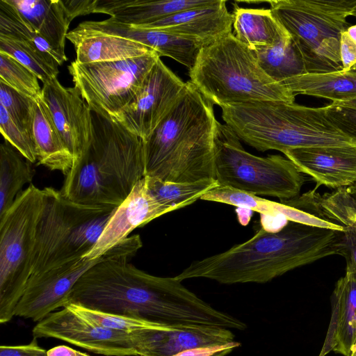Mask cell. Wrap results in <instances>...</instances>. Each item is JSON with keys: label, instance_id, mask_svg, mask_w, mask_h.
Instances as JSON below:
<instances>
[{"label": "cell", "instance_id": "6da1fadb", "mask_svg": "<svg viewBox=\"0 0 356 356\" xmlns=\"http://www.w3.org/2000/svg\"><path fill=\"white\" fill-rule=\"evenodd\" d=\"M142 245L134 234L111 248L77 280L68 303L164 326L243 327L241 321L214 309L175 277L152 275L129 264Z\"/></svg>", "mask_w": 356, "mask_h": 356}, {"label": "cell", "instance_id": "7a4b0ae2", "mask_svg": "<svg viewBox=\"0 0 356 356\" xmlns=\"http://www.w3.org/2000/svg\"><path fill=\"white\" fill-rule=\"evenodd\" d=\"M343 245V232L289 221L277 231L261 227L249 240L193 261L175 278L262 284L324 257L342 256Z\"/></svg>", "mask_w": 356, "mask_h": 356}, {"label": "cell", "instance_id": "3957f363", "mask_svg": "<svg viewBox=\"0 0 356 356\" xmlns=\"http://www.w3.org/2000/svg\"><path fill=\"white\" fill-rule=\"evenodd\" d=\"M213 105L190 81L186 83L172 108L143 140L145 177L173 182L215 179Z\"/></svg>", "mask_w": 356, "mask_h": 356}, {"label": "cell", "instance_id": "277c9868", "mask_svg": "<svg viewBox=\"0 0 356 356\" xmlns=\"http://www.w3.org/2000/svg\"><path fill=\"white\" fill-rule=\"evenodd\" d=\"M89 145L60 192L76 204L116 208L145 177L143 140L121 123L92 112Z\"/></svg>", "mask_w": 356, "mask_h": 356}, {"label": "cell", "instance_id": "5b68a950", "mask_svg": "<svg viewBox=\"0 0 356 356\" xmlns=\"http://www.w3.org/2000/svg\"><path fill=\"white\" fill-rule=\"evenodd\" d=\"M221 108L225 124L239 139L261 152L284 153L303 147L353 144L330 120L325 106L259 102Z\"/></svg>", "mask_w": 356, "mask_h": 356}, {"label": "cell", "instance_id": "8992f818", "mask_svg": "<svg viewBox=\"0 0 356 356\" xmlns=\"http://www.w3.org/2000/svg\"><path fill=\"white\" fill-rule=\"evenodd\" d=\"M188 74L190 81L204 98L220 108L295 100L296 95L268 76L253 51L233 33L202 47Z\"/></svg>", "mask_w": 356, "mask_h": 356}, {"label": "cell", "instance_id": "52a82bcc", "mask_svg": "<svg viewBox=\"0 0 356 356\" xmlns=\"http://www.w3.org/2000/svg\"><path fill=\"white\" fill-rule=\"evenodd\" d=\"M43 191L30 277L81 260L97 243L117 208L76 204L60 191Z\"/></svg>", "mask_w": 356, "mask_h": 356}, {"label": "cell", "instance_id": "ba28073f", "mask_svg": "<svg viewBox=\"0 0 356 356\" xmlns=\"http://www.w3.org/2000/svg\"><path fill=\"white\" fill-rule=\"evenodd\" d=\"M270 10L290 35L307 74L343 70L341 36L356 0H275Z\"/></svg>", "mask_w": 356, "mask_h": 356}, {"label": "cell", "instance_id": "9c48e42d", "mask_svg": "<svg viewBox=\"0 0 356 356\" xmlns=\"http://www.w3.org/2000/svg\"><path fill=\"white\" fill-rule=\"evenodd\" d=\"M215 179L218 186L282 201L299 196L305 177L293 163L281 155L260 157L245 150L227 124L217 121L215 136Z\"/></svg>", "mask_w": 356, "mask_h": 356}, {"label": "cell", "instance_id": "30bf717a", "mask_svg": "<svg viewBox=\"0 0 356 356\" xmlns=\"http://www.w3.org/2000/svg\"><path fill=\"white\" fill-rule=\"evenodd\" d=\"M44 193L33 184L0 217V323L15 316L33 270L36 234Z\"/></svg>", "mask_w": 356, "mask_h": 356}, {"label": "cell", "instance_id": "8fae6325", "mask_svg": "<svg viewBox=\"0 0 356 356\" xmlns=\"http://www.w3.org/2000/svg\"><path fill=\"white\" fill-rule=\"evenodd\" d=\"M155 51L120 60L68 66L74 87L92 112L115 120L136 97L159 58Z\"/></svg>", "mask_w": 356, "mask_h": 356}, {"label": "cell", "instance_id": "7c38bea8", "mask_svg": "<svg viewBox=\"0 0 356 356\" xmlns=\"http://www.w3.org/2000/svg\"><path fill=\"white\" fill-rule=\"evenodd\" d=\"M185 86L159 58L138 95L115 121L145 140L172 108Z\"/></svg>", "mask_w": 356, "mask_h": 356}, {"label": "cell", "instance_id": "4fadbf2b", "mask_svg": "<svg viewBox=\"0 0 356 356\" xmlns=\"http://www.w3.org/2000/svg\"><path fill=\"white\" fill-rule=\"evenodd\" d=\"M33 338H55L106 356H138L131 335L99 326L67 307L39 321Z\"/></svg>", "mask_w": 356, "mask_h": 356}, {"label": "cell", "instance_id": "5bb4252c", "mask_svg": "<svg viewBox=\"0 0 356 356\" xmlns=\"http://www.w3.org/2000/svg\"><path fill=\"white\" fill-rule=\"evenodd\" d=\"M41 100L73 162L76 161L92 140V111L74 86H63L57 77L42 84Z\"/></svg>", "mask_w": 356, "mask_h": 356}, {"label": "cell", "instance_id": "9a60e30c", "mask_svg": "<svg viewBox=\"0 0 356 356\" xmlns=\"http://www.w3.org/2000/svg\"><path fill=\"white\" fill-rule=\"evenodd\" d=\"M104 256L93 260L83 258L30 277L17 305L15 316L40 321L58 308L64 307L77 280Z\"/></svg>", "mask_w": 356, "mask_h": 356}, {"label": "cell", "instance_id": "2e32d148", "mask_svg": "<svg viewBox=\"0 0 356 356\" xmlns=\"http://www.w3.org/2000/svg\"><path fill=\"white\" fill-rule=\"evenodd\" d=\"M138 356H173L201 347L234 341L229 329L198 325L159 326L130 333Z\"/></svg>", "mask_w": 356, "mask_h": 356}, {"label": "cell", "instance_id": "e0dca14e", "mask_svg": "<svg viewBox=\"0 0 356 356\" xmlns=\"http://www.w3.org/2000/svg\"><path fill=\"white\" fill-rule=\"evenodd\" d=\"M170 211L152 195L144 177L116 208L97 243L83 258L93 260L100 257L129 237L136 227Z\"/></svg>", "mask_w": 356, "mask_h": 356}, {"label": "cell", "instance_id": "ac0fdd59", "mask_svg": "<svg viewBox=\"0 0 356 356\" xmlns=\"http://www.w3.org/2000/svg\"><path fill=\"white\" fill-rule=\"evenodd\" d=\"M300 172L321 185L339 188L356 183V145L316 146L283 153Z\"/></svg>", "mask_w": 356, "mask_h": 356}, {"label": "cell", "instance_id": "d6986e66", "mask_svg": "<svg viewBox=\"0 0 356 356\" xmlns=\"http://www.w3.org/2000/svg\"><path fill=\"white\" fill-rule=\"evenodd\" d=\"M77 33H101L129 39L147 46L159 57L167 56L186 66L193 67L202 44L195 40L153 29L140 28L111 21H84L73 29Z\"/></svg>", "mask_w": 356, "mask_h": 356}, {"label": "cell", "instance_id": "ffe728a7", "mask_svg": "<svg viewBox=\"0 0 356 356\" xmlns=\"http://www.w3.org/2000/svg\"><path fill=\"white\" fill-rule=\"evenodd\" d=\"M233 15L224 0L175 13L165 18L137 27L158 29L195 40L202 47L232 33Z\"/></svg>", "mask_w": 356, "mask_h": 356}, {"label": "cell", "instance_id": "44dd1931", "mask_svg": "<svg viewBox=\"0 0 356 356\" xmlns=\"http://www.w3.org/2000/svg\"><path fill=\"white\" fill-rule=\"evenodd\" d=\"M5 1L67 61V58L65 53V40L70 22L75 17L65 1Z\"/></svg>", "mask_w": 356, "mask_h": 356}, {"label": "cell", "instance_id": "7402d4cb", "mask_svg": "<svg viewBox=\"0 0 356 356\" xmlns=\"http://www.w3.org/2000/svg\"><path fill=\"white\" fill-rule=\"evenodd\" d=\"M356 340V277L346 272L332 296V316L321 356L330 350L350 356Z\"/></svg>", "mask_w": 356, "mask_h": 356}, {"label": "cell", "instance_id": "603a6c76", "mask_svg": "<svg viewBox=\"0 0 356 356\" xmlns=\"http://www.w3.org/2000/svg\"><path fill=\"white\" fill-rule=\"evenodd\" d=\"M213 0L97 1L93 13L110 15L111 21L131 26L148 24L184 10L210 4Z\"/></svg>", "mask_w": 356, "mask_h": 356}, {"label": "cell", "instance_id": "cb8c5ba5", "mask_svg": "<svg viewBox=\"0 0 356 356\" xmlns=\"http://www.w3.org/2000/svg\"><path fill=\"white\" fill-rule=\"evenodd\" d=\"M280 202L337 224L344 233L356 236V183L323 195L314 189Z\"/></svg>", "mask_w": 356, "mask_h": 356}, {"label": "cell", "instance_id": "d4e9b609", "mask_svg": "<svg viewBox=\"0 0 356 356\" xmlns=\"http://www.w3.org/2000/svg\"><path fill=\"white\" fill-rule=\"evenodd\" d=\"M201 200L223 203L258 212L261 216L284 218L288 221L310 226L341 230V227L306 211L296 209L282 202L270 201L259 196L227 186H218Z\"/></svg>", "mask_w": 356, "mask_h": 356}, {"label": "cell", "instance_id": "484cf974", "mask_svg": "<svg viewBox=\"0 0 356 356\" xmlns=\"http://www.w3.org/2000/svg\"><path fill=\"white\" fill-rule=\"evenodd\" d=\"M67 39L74 45L75 61L81 64L120 60L154 51L129 39L101 33H76L72 30Z\"/></svg>", "mask_w": 356, "mask_h": 356}, {"label": "cell", "instance_id": "4316f807", "mask_svg": "<svg viewBox=\"0 0 356 356\" xmlns=\"http://www.w3.org/2000/svg\"><path fill=\"white\" fill-rule=\"evenodd\" d=\"M232 15L234 35L251 50L274 47L291 38L270 9L234 4Z\"/></svg>", "mask_w": 356, "mask_h": 356}, {"label": "cell", "instance_id": "83f0119b", "mask_svg": "<svg viewBox=\"0 0 356 356\" xmlns=\"http://www.w3.org/2000/svg\"><path fill=\"white\" fill-rule=\"evenodd\" d=\"M33 136L38 164L66 175L73 165V156L63 142L41 99L35 102Z\"/></svg>", "mask_w": 356, "mask_h": 356}, {"label": "cell", "instance_id": "f1b7e54d", "mask_svg": "<svg viewBox=\"0 0 356 356\" xmlns=\"http://www.w3.org/2000/svg\"><path fill=\"white\" fill-rule=\"evenodd\" d=\"M281 85L298 94L339 102L356 99V68L325 74H305L286 79Z\"/></svg>", "mask_w": 356, "mask_h": 356}, {"label": "cell", "instance_id": "f546056e", "mask_svg": "<svg viewBox=\"0 0 356 356\" xmlns=\"http://www.w3.org/2000/svg\"><path fill=\"white\" fill-rule=\"evenodd\" d=\"M33 171L30 162L22 159L9 145L0 146V217L12 206L22 192L24 186L32 181Z\"/></svg>", "mask_w": 356, "mask_h": 356}, {"label": "cell", "instance_id": "4dcf8cb0", "mask_svg": "<svg viewBox=\"0 0 356 356\" xmlns=\"http://www.w3.org/2000/svg\"><path fill=\"white\" fill-rule=\"evenodd\" d=\"M0 35L25 44L56 67L65 62L5 0H0Z\"/></svg>", "mask_w": 356, "mask_h": 356}, {"label": "cell", "instance_id": "1f68e13d", "mask_svg": "<svg viewBox=\"0 0 356 356\" xmlns=\"http://www.w3.org/2000/svg\"><path fill=\"white\" fill-rule=\"evenodd\" d=\"M252 51L263 70L279 83L307 74L301 54L291 38L276 46Z\"/></svg>", "mask_w": 356, "mask_h": 356}, {"label": "cell", "instance_id": "d6a6232c", "mask_svg": "<svg viewBox=\"0 0 356 356\" xmlns=\"http://www.w3.org/2000/svg\"><path fill=\"white\" fill-rule=\"evenodd\" d=\"M147 186L156 200L171 211L194 203L218 186L213 178L196 181L173 182L156 177H145Z\"/></svg>", "mask_w": 356, "mask_h": 356}, {"label": "cell", "instance_id": "836d02e7", "mask_svg": "<svg viewBox=\"0 0 356 356\" xmlns=\"http://www.w3.org/2000/svg\"><path fill=\"white\" fill-rule=\"evenodd\" d=\"M38 79L32 71L15 58L0 52V81L38 101L42 96V88Z\"/></svg>", "mask_w": 356, "mask_h": 356}, {"label": "cell", "instance_id": "e575fe53", "mask_svg": "<svg viewBox=\"0 0 356 356\" xmlns=\"http://www.w3.org/2000/svg\"><path fill=\"white\" fill-rule=\"evenodd\" d=\"M0 52L9 55L32 71L42 84L58 74V67L51 65L37 52L19 42L2 35H0Z\"/></svg>", "mask_w": 356, "mask_h": 356}, {"label": "cell", "instance_id": "d590c367", "mask_svg": "<svg viewBox=\"0 0 356 356\" xmlns=\"http://www.w3.org/2000/svg\"><path fill=\"white\" fill-rule=\"evenodd\" d=\"M65 307L99 326L121 332L130 334L143 329L164 326L142 319L90 309L74 303H68Z\"/></svg>", "mask_w": 356, "mask_h": 356}, {"label": "cell", "instance_id": "8d00e7d4", "mask_svg": "<svg viewBox=\"0 0 356 356\" xmlns=\"http://www.w3.org/2000/svg\"><path fill=\"white\" fill-rule=\"evenodd\" d=\"M35 102L0 81V105L19 127L32 136Z\"/></svg>", "mask_w": 356, "mask_h": 356}, {"label": "cell", "instance_id": "74e56055", "mask_svg": "<svg viewBox=\"0 0 356 356\" xmlns=\"http://www.w3.org/2000/svg\"><path fill=\"white\" fill-rule=\"evenodd\" d=\"M0 130L5 140L25 159L32 163L35 162L37 154L33 137L19 127L1 105Z\"/></svg>", "mask_w": 356, "mask_h": 356}, {"label": "cell", "instance_id": "f35d334b", "mask_svg": "<svg viewBox=\"0 0 356 356\" xmlns=\"http://www.w3.org/2000/svg\"><path fill=\"white\" fill-rule=\"evenodd\" d=\"M332 122L356 145V108L334 102L325 106Z\"/></svg>", "mask_w": 356, "mask_h": 356}, {"label": "cell", "instance_id": "ab89813d", "mask_svg": "<svg viewBox=\"0 0 356 356\" xmlns=\"http://www.w3.org/2000/svg\"><path fill=\"white\" fill-rule=\"evenodd\" d=\"M0 356H47V350L41 348L34 338L26 345H1Z\"/></svg>", "mask_w": 356, "mask_h": 356}, {"label": "cell", "instance_id": "60d3db41", "mask_svg": "<svg viewBox=\"0 0 356 356\" xmlns=\"http://www.w3.org/2000/svg\"><path fill=\"white\" fill-rule=\"evenodd\" d=\"M240 345L234 341L224 345L189 349L173 356H225Z\"/></svg>", "mask_w": 356, "mask_h": 356}, {"label": "cell", "instance_id": "b9f144b4", "mask_svg": "<svg viewBox=\"0 0 356 356\" xmlns=\"http://www.w3.org/2000/svg\"><path fill=\"white\" fill-rule=\"evenodd\" d=\"M340 55L343 71H348L356 65V42L347 31L341 36Z\"/></svg>", "mask_w": 356, "mask_h": 356}, {"label": "cell", "instance_id": "7bdbcfd3", "mask_svg": "<svg viewBox=\"0 0 356 356\" xmlns=\"http://www.w3.org/2000/svg\"><path fill=\"white\" fill-rule=\"evenodd\" d=\"M344 245L342 256L346 261V272L350 273L356 277V236L344 233Z\"/></svg>", "mask_w": 356, "mask_h": 356}, {"label": "cell", "instance_id": "ee69618b", "mask_svg": "<svg viewBox=\"0 0 356 356\" xmlns=\"http://www.w3.org/2000/svg\"><path fill=\"white\" fill-rule=\"evenodd\" d=\"M47 356H90L65 345H59L47 350Z\"/></svg>", "mask_w": 356, "mask_h": 356}, {"label": "cell", "instance_id": "f6af8a7d", "mask_svg": "<svg viewBox=\"0 0 356 356\" xmlns=\"http://www.w3.org/2000/svg\"><path fill=\"white\" fill-rule=\"evenodd\" d=\"M337 104L350 107L353 108H356V99L348 100V101H344V102H334Z\"/></svg>", "mask_w": 356, "mask_h": 356}, {"label": "cell", "instance_id": "bcb514c9", "mask_svg": "<svg viewBox=\"0 0 356 356\" xmlns=\"http://www.w3.org/2000/svg\"><path fill=\"white\" fill-rule=\"evenodd\" d=\"M346 31L349 35L356 42V24L350 26Z\"/></svg>", "mask_w": 356, "mask_h": 356}, {"label": "cell", "instance_id": "7dc6e473", "mask_svg": "<svg viewBox=\"0 0 356 356\" xmlns=\"http://www.w3.org/2000/svg\"><path fill=\"white\" fill-rule=\"evenodd\" d=\"M350 356H356V340L352 347Z\"/></svg>", "mask_w": 356, "mask_h": 356}, {"label": "cell", "instance_id": "c3c4849f", "mask_svg": "<svg viewBox=\"0 0 356 356\" xmlns=\"http://www.w3.org/2000/svg\"><path fill=\"white\" fill-rule=\"evenodd\" d=\"M350 15L356 17V5L353 8Z\"/></svg>", "mask_w": 356, "mask_h": 356}, {"label": "cell", "instance_id": "681fc988", "mask_svg": "<svg viewBox=\"0 0 356 356\" xmlns=\"http://www.w3.org/2000/svg\"><path fill=\"white\" fill-rule=\"evenodd\" d=\"M354 67L356 68V65L353 68H354Z\"/></svg>", "mask_w": 356, "mask_h": 356}]
</instances>
